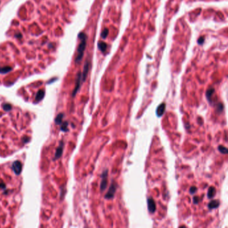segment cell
<instances>
[{
  "instance_id": "cell-1",
  "label": "cell",
  "mask_w": 228,
  "mask_h": 228,
  "mask_svg": "<svg viewBox=\"0 0 228 228\" xmlns=\"http://www.w3.org/2000/svg\"><path fill=\"white\" fill-rule=\"evenodd\" d=\"M78 38L80 39V44H79L77 49V56L76 57L75 61L76 63H79L83 58L84 52L85 50L86 46V40H87V36L83 32H80L78 34Z\"/></svg>"
},
{
  "instance_id": "cell-2",
  "label": "cell",
  "mask_w": 228,
  "mask_h": 228,
  "mask_svg": "<svg viewBox=\"0 0 228 228\" xmlns=\"http://www.w3.org/2000/svg\"><path fill=\"white\" fill-rule=\"evenodd\" d=\"M116 183L114 182L112 183L110 187H109V189L108 191V192L106 193V194L105 195V198L106 199H113L115 196V193H116Z\"/></svg>"
},
{
  "instance_id": "cell-3",
  "label": "cell",
  "mask_w": 228,
  "mask_h": 228,
  "mask_svg": "<svg viewBox=\"0 0 228 228\" xmlns=\"http://www.w3.org/2000/svg\"><path fill=\"white\" fill-rule=\"evenodd\" d=\"M101 177H102V181H101V183H100V190L101 191H103L106 188V186H107V184H108V171L107 170L104 171Z\"/></svg>"
},
{
  "instance_id": "cell-4",
  "label": "cell",
  "mask_w": 228,
  "mask_h": 228,
  "mask_svg": "<svg viewBox=\"0 0 228 228\" xmlns=\"http://www.w3.org/2000/svg\"><path fill=\"white\" fill-rule=\"evenodd\" d=\"M82 82V74H81V72H78L77 74V76H76V87H75V88H74V92L72 93L73 96H75L76 94L77 93V92L78 91L79 88H80V87Z\"/></svg>"
},
{
  "instance_id": "cell-5",
  "label": "cell",
  "mask_w": 228,
  "mask_h": 228,
  "mask_svg": "<svg viewBox=\"0 0 228 228\" xmlns=\"http://www.w3.org/2000/svg\"><path fill=\"white\" fill-rule=\"evenodd\" d=\"M147 204H148V209L149 212L153 214L156 211V204L154 199L153 198H148L147 199Z\"/></svg>"
},
{
  "instance_id": "cell-6",
  "label": "cell",
  "mask_w": 228,
  "mask_h": 228,
  "mask_svg": "<svg viewBox=\"0 0 228 228\" xmlns=\"http://www.w3.org/2000/svg\"><path fill=\"white\" fill-rule=\"evenodd\" d=\"M22 165L21 162L19 161H15L13 165H12V168L14 171V172L16 173L17 175H19V173L22 171Z\"/></svg>"
},
{
  "instance_id": "cell-7",
  "label": "cell",
  "mask_w": 228,
  "mask_h": 228,
  "mask_svg": "<svg viewBox=\"0 0 228 228\" xmlns=\"http://www.w3.org/2000/svg\"><path fill=\"white\" fill-rule=\"evenodd\" d=\"M165 108H166L165 103L161 104V105L158 106L157 108V110H156V114H157V116L158 117H161V116H163V115L165 113Z\"/></svg>"
},
{
  "instance_id": "cell-8",
  "label": "cell",
  "mask_w": 228,
  "mask_h": 228,
  "mask_svg": "<svg viewBox=\"0 0 228 228\" xmlns=\"http://www.w3.org/2000/svg\"><path fill=\"white\" fill-rule=\"evenodd\" d=\"M88 70H89V63H88V61H86L85 64H84L82 73H81L82 74V82L85 81V80H86V76H87V74L88 72Z\"/></svg>"
},
{
  "instance_id": "cell-9",
  "label": "cell",
  "mask_w": 228,
  "mask_h": 228,
  "mask_svg": "<svg viewBox=\"0 0 228 228\" xmlns=\"http://www.w3.org/2000/svg\"><path fill=\"white\" fill-rule=\"evenodd\" d=\"M219 205V201L217 200H213L212 201L209 202V204H208V207H209V209H215V208H217Z\"/></svg>"
},
{
  "instance_id": "cell-10",
  "label": "cell",
  "mask_w": 228,
  "mask_h": 228,
  "mask_svg": "<svg viewBox=\"0 0 228 228\" xmlns=\"http://www.w3.org/2000/svg\"><path fill=\"white\" fill-rule=\"evenodd\" d=\"M215 193H216V189H215V188L214 187H209L207 193L208 198H209V199H212V198L215 196Z\"/></svg>"
},
{
  "instance_id": "cell-11",
  "label": "cell",
  "mask_w": 228,
  "mask_h": 228,
  "mask_svg": "<svg viewBox=\"0 0 228 228\" xmlns=\"http://www.w3.org/2000/svg\"><path fill=\"white\" fill-rule=\"evenodd\" d=\"M214 92H215V90H214V88H211L209 89H208L206 92V97L207 98L208 101H209V102H211V100H212V96L213 95H214Z\"/></svg>"
},
{
  "instance_id": "cell-12",
  "label": "cell",
  "mask_w": 228,
  "mask_h": 228,
  "mask_svg": "<svg viewBox=\"0 0 228 228\" xmlns=\"http://www.w3.org/2000/svg\"><path fill=\"white\" fill-rule=\"evenodd\" d=\"M62 151H63V143H62L61 146H60V147H58V148L56 151V155H55L56 159H57L58 158L61 157L62 153Z\"/></svg>"
},
{
  "instance_id": "cell-13",
  "label": "cell",
  "mask_w": 228,
  "mask_h": 228,
  "mask_svg": "<svg viewBox=\"0 0 228 228\" xmlns=\"http://www.w3.org/2000/svg\"><path fill=\"white\" fill-rule=\"evenodd\" d=\"M98 49H100V50L101 52H104L106 51V48H107V45L105 43V42H98Z\"/></svg>"
},
{
  "instance_id": "cell-14",
  "label": "cell",
  "mask_w": 228,
  "mask_h": 228,
  "mask_svg": "<svg viewBox=\"0 0 228 228\" xmlns=\"http://www.w3.org/2000/svg\"><path fill=\"white\" fill-rule=\"evenodd\" d=\"M11 70V68L9 66H6V67H3V68H0V73L1 74H6L9 72Z\"/></svg>"
},
{
  "instance_id": "cell-15",
  "label": "cell",
  "mask_w": 228,
  "mask_h": 228,
  "mask_svg": "<svg viewBox=\"0 0 228 228\" xmlns=\"http://www.w3.org/2000/svg\"><path fill=\"white\" fill-rule=\"evenodd\" d=\"M44 92L43 90H39L38 92V95H36V100L37 101L41 100L42 99L44 98Z\"/></svg>"
},
{
  "instance_id": "cell-16",
  "label": "cell",
  "mask_w": 228,
  "mask_h": 228,
  "mask_svg": "<svg viewBox=\"0 0 228 228\" xmlns=\"http://www.w3.org/2000/svg\"><path fill=\"white\" fill-rule=\"evenodd\" d=\"M218 150H219L220 153H223V154H227V153H228L227 148L222 145H219V147H218Z\"/></svg>"
},
{
  "instance_id": "cell-17",
  "label": "cell",
  "mask_w": 228,
  "mask_h": 228,
  "mask_svg": "<svg viewBox=\"0 0 228 228\" xmlns=\"http://www.w3.org/2000/svg\"><path fill=\"white\" fill-rule=\"evenodd\" d=\"M63 114H60V115H59L58 116H57V117L56 118V120H55V122H56V124H58H58H60V123H61V122H62V118H63Z\"/></svg>"
},
{
  "instance_id": "cell-18",
  "label": "cell",
  "mask_w": 228,
  "mask_h": 228,
  "mask_svg": "<svg viewBox=\"0 0 228 228\" xmlns=\"http://www.w3.org/2000/svg\"><path fill=\"white\" fill-rule=\"evenodd\" d=\"M108 34V29L105 28L102 32V34H101V37H102L103 38H106V37H107Z\"/></svg>"
},
{
  "instance_id": "cell-19",
  "label": "cell",
  "mask_w": 228,
  "mask_h": 228,
  "mask_svg": "<svg viewBox=\"0 0 228 228\" xmlns=\"http://www.w3.org/2000/svg\"><path fill=\"white\" fill-rule=\"evenodd\" d=\"M223 109H224V106H223L222 103H219V105L217 106V110L219 111V112H222V111L223 110Z\"/></svg>"
},
{
  "instance_id": "cell-20",
  "label": "cell",
  "mask_w": 228,
  "mask_h": 228,
  "mask_svg": "<svg viewBox=\"0 0 228 228\" xmlns=\"http://www.w3.org/2000/svg\"><path fill=\"white\" fill-rule=\"evenodd\" d=\"M67 126H68V123H64L62 126L61 129L64 130V131H66L68 130V128H67Z\"/></svg>"
},
{
  "instance_id": "cell-21",
  "label": "cell",
  "mask_w": 228,
  "mask_h": 228,
  "mask_svg": "<svg viewBox=\"0 0 228 228\" xmlns=\"http://www.w3.org/2000/svg\"><path fill=\"white\" fill-rule=\"evenodd\" d=\"M197 188L195 187H191L190 188V193L191 194H194V193L196 192Z\"/></svg>"
},
{
  "instance_id": "cell-22",
  "label": "cell",
  "mask_w": 228,
  "mask_h": 228,
  "mask_svg": "<svg viewBox=\"0 0 228 228\" xmlns=\"http://www.w3.org/2000/svg\"><path fill=\"white\" fill-rule=\"evenodd\" d=\"M11 108V106L9 105H4V108L5 109V110H10Z\"/></svg>"
},
{
  "instance_id": "cell-23",
  "label": "cell",
  "mask_w": 228,
  "mask_h": 228,
  "mask_svg": "<svg viewBox=\"0 0 228 228\" xmlns=\"http://www.w3.org/2000/svg\"><path fill=\"white\" fill-rule=\"evenodd\" d=\"M204 42V37H201V38H199V39H198V43L199 44H202Z\"/></svg>"
},
{
  "instance_id": "cell-24",
  "label": "cell",
  "mask_w": 228,
  "mask_h": 228,
  "mask_svg": "<svg viewBox=\"0 0 228 228\" xmlns=\"http://www.w3.org/2000/svg\"><path fill=\"white\" fill-rule=\"evenodd\" d=\"M198 201H199V198H198V197H193V202H194V204H198Z\"/></svg>"
},
{
  "instance_id": "cell-25",
  "label": "cell",
  "mask_w": 228,
  "mask_h": 228,
  "mask_svg": "<svg viewBox=\"0 0 228 228\" xmlns=\"http://www.w3.org/2000/svg\"><path fill=\"white\" fill-rule=\"evenodd\" d=\"M6 187V185H5L4 183H0V188H5Z\"/></svg>"
},
{
  "instance_id": "cell-26",
  "label": "cell",
  "mask_w": 228,
  "mask_h": 228,
  "mask_svg": "<svg viewBox=\"0 0 228 228\" xmlns=\"http://www.w3.org/2000/svg\"><path fill=\"white\" fill-rule=\"evenodd\" d=\"M0 3H1V1H0Z\"/></svg>"
}]
</instances>
